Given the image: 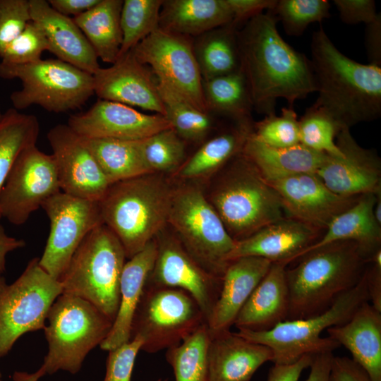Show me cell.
I'll return each mask as SVG.
<instances>
[{
    "label": "cell",
    "instance_id": "obj_59",
    "mask_svg": "<svg viewBox=\"0 0 381 381\" xmlns=\"http://www.w3.org/2000/svg\"><path fill=\"white\" fill-rule=\"evenodd\" d=\"M2 380V375H1V373L0 372V381H1Z\"/></svg>",
    "mask_w": 381,
    "mask_h": 381
},
{
    "label": "cell",
    "instance_id": "obj_61",
    "mask_svg": "<svg viewBox=\"0 0 381 381\" xmlns=\"http://www.w3.org/2000/svg\"><path fill=\"white\" fill-rule=\"evenodd\" d=\"M158 381H167L166 380H159Z\"/></svg>",
    "mask_w": 381,
    "mask_h": 381
},
{
    "label": "cell",
    "instance_id": "obj_20",
    "mask_svg": "<svg viewBox=\"0 0 381 381\" xmlns=\"http://www.w3.org/2000/svg\"><path fill=\"white\" fill-rule=\"evenodd\" d=\"M67 125L83 138L140 140L171 128L167 119L146 114L132 107L98 99L87 111L71 115Z\"/></svg>",
    "mask_w": 381,
    "mask_h": 381
},
{
    "label": "cell",
    "instance_id": "obj_9",
    "mask_svg": "<svg viewBox=\"0 0 381 381\" xmlns=\"http://www.w3.org/2000/svg\"><path fill=\"white\" fill-rule=\"evenodd\" d=\"M0 78L20 80L21 89L10 95L18 111L37 105L50 112H67L80 108L95 95L93 75L58 59L27 64L1 61Z\"/></svg>",
    "mask_w": 381,
    "mask_h": 381
},
{
    "label": "cell",
    "instance_id": "obj_58",
    "mask_svg": "<svg viewBox=\"0 0 381 381\" xmlns=\"http://www.w3.org/2000/svg\"><path fill=\"white\" fill-rule=\"evenodd\" d=\"M373 213L377 222L381 225V193L377 195V198L373 207Z\"/></svg>",
    "mask_w": 381,
    "mask_h": 381
},
{
    "label": "cell",
    "instance_id": "obj_37",
    "mask_svg": "<svg viewBox=\"0 0 381 381\" xmlns=\"http://www.w3.org/2000/svg\"><path fill=\"white\" fill-rule=\"evenodd\" d=\"M40 123L33 114L10 108L0 118V195L10 171L19 154L35 145ZM1 218L0 210V219Z\"/></svg>",
    "mask_w": 381,
    "mask_h": 381
},
{
    "label": "cell",
    "instance_id": "obj_45",
    "mask_svg": "<svg viewBox=\"0 0 381 381\" xmlns=\"http://www.w3.org/2000/svg\"><path fill=\"white\" fill-rule=\"evenodd\" d=\"M48 44L40 26L32 20L22 32L5 49L1 62L11 64H27L41 59Z\"/></svg>",
    "mask_w": 381,
    "mask_h": 381
},
{
    "label": "cell",
    "instance_id": "obj_17",
    "mask_svg": "<svg viewBox=\"0 0 381 381\" xmlns=\"http://www.w3.org/2000/svg\"><path fill=\"white\" fill-rule=\"evenodd\" d=\"M61 191L83 199L99 201L111 183L83 138L67 124L48 131Z\"/></svg>",
    "mask_w": 381,
    "mask_h": 381
},
{
    "label": "cell",
    "instance_id": "obj_28",
    "mask_svg": "<svg viewBox=\"0 0 381 381\" xmlns=\"http://www.w3.org/2000/svg\"><path fill=\"white\" fill-rule=\"evenodd\" d=\"M286 266L272 264L236 316L234 325L238 329L267 331L287 319L289 293Z\"/></svg>",
    "mask_w": 381,
    "mask_h": 381
},
{
    "label": "cell",
    "instance_id": "obj_32",
    "mask_svg": "<svg viewBox=\"0 0 381 381\" xmlns=\"http://www.w3.org/2000/svg\"><path fill=\"white\" fill-rule=\"evenodd\" d=\"M253 124L252 121L235 123L231 128L207 140L178 169L179 177L195 179L222 169L242 152L253 132Z\"/></svg>",
    "mask_w": 381,
    "mask_h": 381
},
{
    "label": "cell",
    "instance_id": "obj_30",
    "mask_svg": "<svg viewBox=\"0 0 381 381\" xmlns=\"http://www.w3.org/2000/svg\"><path fill=\"white\" fill-rule=\"evenodd\" d=\"M252 133L242 153L267 181L303 174H315L329 157L301 143L288 147H271L257 140Z\"/></svg>",
    "mask_w": 381,
    "mask_h": 381
},
{
    "label": "cell",
    "instance_id": "obj_11",
    "mask_svg": "<svg viewBox=\"0 0 381 381\" xmlns=\"http://www.w3.org/2000/svg\"><path fill=\"white\" fill-rule=\"evenodd\" d=\"M207 324L197 301L183 289L146 283L131 325L141 350L156 353L181 344Z\"/></svg>",
    "mask_w": 381,
    "mask_h": 381
},
{
    "label": "cell",
    "instance_id": "obj_54",
    "mask_svg": "<svg viewBox=\"0 0 381 381\" xmlns=\"http://www.w3.org/2000/svg\"><path fill=\"white\" fill-rule=\"evenodd\" d=\"M99 0H48V3L56 11L70 17L78 16L94 7Z\"/></svg>",
    "mask_w": 381,
    "mask_h": 381
},
{
    "label": "cell",
    "instance_id": "obj_42",
    "mask_svg": "<svg viewBox=\"0 0 381 381\" xmlns=\"http://www.w3.org/2000/svg\"><path fill=\"white\" fill-rule=\"evenodd\" d=\"M142 150L152 173L173 171L185 162L186 141L172 128L143 139Z\"/></svg>",
    "mask_w": 381,
    "mask_h": 381
},
{
    "label": "cell",
    "instance_id": "obj_52",
    "mask_svg": "<svg viewBox=\"0 0 381 381\" xmlns=\"http://www.w3.org/2000/svg\"><path fill=\"white\" fill-rule=\"evenodd\" d=\"M370 264L371 265L366 268L369 301L381 312V250L373 255Z\"/></svg>",
    "mask_w": 381,
    "mask_h": 381
},
{
    "label": "cell",
    "instance_id": "obj_21",
    "mask_svg": "<svg viewBox=\"0 0 381 381\" xmlns=\"http://www.w3.org/2000/svg\"><path fill=\"white\" fill-rule=\"evenodd\" d=\"M94 93L99 99L121 103L165 116L157 80L133 51L119 56L107 68L93 74Z\"/></svg>",
    "mask_w": 381,
    "mask_h": 381
},
{
    "label": "cell",
    "instance_id": "obj_57",
    "mask_svg": "<svg viewBox=\"0 0 381 381\" xmlns=\"http://www.w3.org/2000/svg\"><path fill=\"white\" fill-rule=\"evenodd\" d=\"M44 367L42 366L35 373L15 371L12 375L13 381H38L39 379L46 375Z\"/></svg>",
    "mask_w": 381,
    "mask_h": 381
},
{
    "label": "cell",
    "instance_id": "obj_49",
    "mask_svg": "<svg viewBox=\"0 0 381 381\" xmlns=\"http://www.w3.org/2000/svg\"><path fill=\"white\" fill-rule=\"evenodd\" d=\"M233 16L231 24L237 25L263 13L273 10L277 0H226Z\"/></svg>",
    "mask_w": 381,
    "mask_h": 381
},
{
    "label": "cell",
    "instance_id": "obj_29",
    "mask_svg": "<svg viewBox=\"0 0 381 381\" xmlns=\"http://www.w3.org/2000/svg\"><path fill=\"white\" fill-rule=\"evenodd\" d=\"M377 194L360 195L354 205L329 224L322 236L304 250L298 258L312 250L331 243L353 241L357 243L370 262L373 255L381 250V225L377 222L373 213Z\"/></svg>",
    "mask_w": 381,
    "mask_h": 381
},
{
    "label": "cell",
    "instance_id": "obj_26",
    "mask_svg": "<svg viewBox=\"0 0 381 381\" xmlns=\"http://www.w3.org/2000/svg\"><path fill=\"white\" fill-rule=\"evenodd\" d=\"M326 330L328 337L351 352L373 381H381V312L366 301L348 321Z\"/></svg>",
    "mask_w": 381,
    "mask_h": 381
},
{
    "label": "cell",
    "instance_id": "obj_33",
    "mask_svg": "<svg viewBox=\"0 0 381 381\" xmlns=\"http://www.w3.org/2000/svg\"><path fill=\"white\" fill-rule=\"evenodd\" d=\"M122 0H99L89 11L73 18L98 59L114 64L122 44L121 11Z\"/></svg>",
    "mask_w": 381,
    "mask_h": 381
},
{
    "label": "cell",
    "instance_id": "obj_47",
    "mask_svg": "<svg viewBox=\"0 0 381 381\" xmlns=\"http://www.w3.org/2000/svg\"><path fill=\"white\" fill-rule=\"evenodd\" d=\"M143 340L133 337L128 342L109 351L104 381H131Z\"/></svg>",
    "mask_w": 381,
    "mask_h": 381
},
{
    "label": "cell",
    "instance_id": "obj_44",
    "mask_svg": "<svg viewBox=\"0 0 381 381\" xmlns=\"http://www.w3.org/2000/svg\"><path fill=\"white\" fill-rule=\"evenodd\" d=\"M253 136L262 143L274 147H288L299 143L298 120L294 107L282 109L275 114L253 124Z\"/></svg>",
    "mask_w": 381,
    "mask_h": 381
},
{
    "label": "cell",
    "instance_id": "obj_2",
    "mask_svg": "<svg viewBox=\"0 0 381 381\" xmlns=\"http://www.w3.org/2000/svg\"><path fill=\"white\" fill-rule=\"evenodd\" d=\"M310 64L319 96L314 104L340 128H350L381 115V67L345 56L322 28L313 32Z\"/></svg>",
    "mask_w": 381,
    "mask_h": 381
},
{
    "label": "cell",
    "instance_id": "obj_24",
    "mask_svg": "<svg viewBox=\"0 0 381 381\" xmlns=\"http://www.w3.org/2000/svg\"><path fill=\"white\" fill-rule=\"evenodd\" d=\"M272 262L259 257H241L229 262L218 298L207 320L210 333L229 330L236 316Z\"/></svg>",
    "mask_w": 381,
    "mask_h": 381
},
{
    "label": "cell",
    "instance_id": "obj_13",
    "mask_svg": "<svg viewBox=\"0 0 381 381\" xmlns=\"http://www.w3.org/2000/svg\"><path fill=\"white\" fill-rule=\"evenodd\" d=\"M50 222V231L40 267L59 280L86 236L103 224L99 202L60 191L41 207Z\"/></svg>",
    "mask_w": 381,
    "mask_h": 381
},
{
    "label": "cell",
    "instance_id": "obj_16",
    "mask_svg": "<svg viewBox=\"0 0 381 381\" xmlns=\"http://www.w3.org/2000/svg\"><path fill=\"white\" fill-rule=\"evenodd\" d=\"M155 239L157 255L147 282L184 290L197 301L207 320L218 298L222 277L204 269L176 237L161 236Z\"/></svg>",
    "mask_w": 381,
    "mask_h": 381
},
{
    "label": "cell",
    "instance_id": "obj_36",
    "mask_svg": "<svg viewBox=\"0 0 381 381\" xmlns=\"http://www.w3.org/2000/svg\"><path fill=\"white\" fill-rule=\"evenodd\" d=\"M202 92L208 113L229 118L234 123L251 121L253 105L241 68L202 81Z\"/></svg>",
    "mask_w": 381,
    "mask_h": 381
},
{
    "label": "cell",
    "instance_id": "obj_12",
    "mask_svg": "<svg viewBox=\"0 0 381 381\" xmlns=\"http://www.w3.org/2000/svg\"><path fill=\"white\" fill-rule=\"evenodd\" d=\"M59 280L32 259L23 272L8 284L0 275V357L24 334L44 329L49 310L62 294Z\"/></svg>",
    "mask_w": 381,
    "mask_h": 381
},
{
    "label": "cell",
    "instance_id": "obj_3",
    "mask_svg": "<svg viewBox=\"0 0 381 381\" xmlns=\"http://www.w3.org/2000/svg\"><path fill=\"white\" fill-rule=\"evenodd\" d=\"M297 260V265L286 268L289 293L286 320L306 318L325 311L359 282L369 264L353 241L329 243Z\"/></svg>",
    "mask_w": 381,
    "mask_h": 381
},
{
    "label": "cell",
    "instance_id": "obj_4",
    "mask_svg": "<svg viewBox=\"0 0 381 381\" xmlns=\"http://www.w3.org/2000/svg\"><path fill=\"white\" fill-rule=\"evenodd\" d=\"M174 189L155 173L110 185L99 202L103 224L121 242L127 259L155 239L166 224Z\"/></svg>",
    "mask_w": 381,
    "mask_h": 381
},
{
    "label": "cell",
    "instance_id": "obj_10",
    "mask_svg": "<svg viewBox=\"0 0 381 381\" xmlns=\"http://www.w3.org/2000/svg\"><path fill=\"white\" fill-rule=\"evenodd\" d=\"M168 223L186 251L207 271L222 277L236 241L199 188L174 189Z\"/></svg>",
    "mask_w": 381,
    "mask_h": 381
},
{
    "label": "cell",
    "instance_id": "obj_48",
    "mask_svg": "<svg viewBox=\"0 0 381 381\" xmlns=\"http://www.w3.org/2000/svg\"><path fill=\"white\" fill-rule=\"evenodd\" d=\"M342 22L349 25L364 23L365 25L375 19V2L373 0H334Z\"/></svg>",
    "mask_w": 381,
    "mask_h": 381
},
{
    "label": "cell",
    "instance_id": "obj_38",
    "mask_svg": "<svg viewBox=\"0 0 381 381\" xmlns=\"http://www.w3.org/2000/svg\"><path fill=\"white\" fill-rule=\"evenodd\" d=\"M156 80L164 116L172 128L185 141H202L214 127L211 114L200 110L164 82Z\"/></svg>",
    "mask_w": 381,
    "mask_h": 381
},
{
    "label": "cell",
    "instance_id": "obj_39",
    "mask_svg": "<svg viewBox=\"0 0 381 381\" xmlns=\"http://www.w3.org/2000/svg\"><path fill=\"white\" fill-rule=\"evenodd\" d=\"M210 333L207 324L179 345L167 350L176 381H209L208 346Z\"/></svg>",
    "mask_w": 381,
    "mask_h": 381
},
{
    "label": "cell",
    "instance_id": "obj_55",
    "mask_svg": "<svg viewBox=\"0 0 381 381\" xmlns=\"http://www.w3.org/2000/svg\"><path fill=\"white\" fill-rule=\"evenodd\" d=\"M332 352L314 355L310 365V371L306 381H329Z\"/></svg>",
    "mask_w": 381,
    "mask_h": 381
},
{
    "label": "cell",
    "instance_id": "obj_5",
    "mask_svg": "<svg viewBox=\"0 0 381 381\" xmlns=\"http://www.w3.org/2000/svg\"><path fill=\"white\" fill-rule=\"evenodd\" d=\"M222 169L209 201L235 241L286 217L277 193L242 152Z\"/></svg>",
    "mask_w": 381,
    "mask_h": 381
},
{
    "label": "cell",
    "instance_id": "obj_46",
    "mask_svg": "<svg viewBox=\"0 0 381 381\" xmlns=\"http://www.w3.org/2000/svg\"><path fill=\"white\" fill-rule=\"evenodd\" d=\"M30 21L29 0H0V57Z\"/></svg>",
    "mask_w": 381,
    "mask_h": 381
},
{
    "label": "cell",
    "instance_id": "obj_1",
    "mask_svg": "<svg viewBox=\"0 0 381 381\" xmlns=\"http://www.w3.org/2000/svg\"><path fill=\"white\" fill-rule=\"evenodd\" d=\"M277 21L272 10L267 11L236 32L253 108L265 116L275 114L278 98L294 107L296 100L317 92L310 61L281 37Z\"/></svg>",
    "mask_w": 381,
    "mask_h": 381
},
{
    "label": "cell",
    "instance_id": "obj_31",
    "mask_svg": "<svg viewBox=\"0 0 381 381\" xmlns=\"http://www.w3.org/2000/svg\"><path fill=\"white\" fill-rule=\"evenodd\" d=\"M226 0H167L162 6L159 28L188 37L200 36L232 23Z\"/></svg>",
    "mask_w": 381,
    "mask_h": 381
},
{
    "label": "cell",
    "instance_id": "obj_41",
    "mask_svg": "<svg viewBox=\"0 0 381 381\" xmlns=\"http://www.w3.org/2000/svg\"><path fill=\"white\" fill-rule=\"evenodd\" d=\"M340 130L337 123L327 111L313 104L306 109L298 120L299 143L317 152L341 156L336 143V137Z\"/></svg>",
    "mask_w": 381,
    "mask_h": 381
},
{
    "label": "cell",
    "instance_id": "obj_40",
    "mask_svg": "<svg viewBox=\"0 0 381 381\" xmlns=\"http://www.w3.org/2000/svg\"><path fill=\"white\" fill-rule=\"evenodd\" d=\"M162 4L163 0L123 1L121 11L122 44L119 56L133 50L159 28Z\"/></svg>",
    "mask_w": 381,
    "mask_h": 381
},
{
    "label": "cell",
    "instance_id": "obj_14",
    "mask_svg": "<svg viewBox=\"0 0 381 381\" xmlns=\"http://www.w3.org/2000/svg\"><path fill=\"white\" fill-rule=\"evenodd\" d=\"M132 51L141 64L150 67L156 79L164 82L200 110L207 112L202 79L190 37L159 28Z\"/></svg>",
    "mask_w": 381,
    "mask_h": 381
},
{
    "label": "cell",
    "instance_id": "obj_19",
    "mask_svg": "<svg viewBox=\"0 0 381 381\" xmlns=\"http://www.w3.org/2000/svg\"><path fill=\"white\" fill-rule=\"evenodd\" d=\"M266 182L277 193L285 214L325 231L329 224L358 200L329 190L316 174H303Z\"/></svg>",
    "mask_w": 381,
    "mask_h": 381
},
{
    "label": "cell",
    "instance_id": "obj_27",
    "mask_svg": "<svg viewBox=\"0 0 381 381\" xmlns=\"http://www.w3.org/2000/svg\"><path fill=\"white\" fill-rule=\"evenodd\" d=\"M157 251L153 239L126 262L120 280L119 309L108 336L99 345L102 350L109 351L131 341L133 318L153 269Z\"/></svg>",
    "mask_w": 381,
    "mask_h": 381
},
{
    "label": "cell",
    "instance_id": "obj_23",
    "mask_svg": "<svg viewBox=\"0 0 381 381\" xmlns=\"http://www.w3.org/2000/svg\"><path fill=\"white\" fill-rule=\"evenodd\" d=\"M31 20L44 34L48 51L58 59L92 75L100 68L91 44L73 18L56 11L46 0H29Z\"/></svg>",
    "mask_w": 381,
    "mask_h": 381
},
{
    "label": "cell",
    "instance_id": "obj_15",
    "mask_svg": "<svg viewBox=\"0 0 381 381\" xmlns=\"http://www.w3.org/2000/svg\"><path fill=\"white\" fill-rule=\"evenodd\" d=\"M60 191L52 155L42 152L36 145L28 147L16 158L3 186L1 218L22 225L46 200Z\"/></svg>",
    "mask_w": 381,
    "mask_h": 381
},
{
    "label": "cell",
    "instance_id": "obj_6",
    "mask_svg": "<svg viewBox=\"0 0 381 381\" xmlns=\"http://www.w3.org/2000/svg\"><path fill=\"white\" fill-rule=\"evenodd\" d=\"M126 259L115 234L104 224L97 226L83 239L59 279L62 294L90 302L114 322Z\"/></svg>",
    "mask_w": 381,
    "mask_h": 381
},
{
    "label": "cell",
    "instance_id": "obj_25",
    "mask_svg": "<svg viewBox=\"0 0 381 381\" xmlns=\"http://www.w3.org/2000/svg\"><path fill=\"white\" fill-rule=\"evenodd\" d=\"M272 360V351L267 346L230 330L210 333L209 381H250L262 364Z\"/></svg>",
    "mask_w": 381,
    "mask_h": 381
},
{
    "label": "cell",
    "instance_id": "obj_7",
    "mask_svg": "<svg viewBox=\"0 0 381 381\" xmlns=\"http://www.w3.org/2000/svg\"><path fill=\"white\" fill-rule=\"evenodd\" d=\"M367 268V267H366ZM369 301L366 269L359 282L339 296L322 313L312 317L286 320L267 331L238 329V336L268 346L274 364H291L305 355L332 352L340 345L321 333L327 328L348 321L364 302Z\"/></svg>",
    "mask_w": 381,
    "mask_h": 381
},
{
    "label": "cell",
    "instance_id": "obj_56",
    "mask_svg": "<svg viewBox=\"0 0 381 381\" xmlns=\"http://www.w3.org/2000/svg\"><path fill=\"white\" fill-rule=\"evenodd\" d=\"M25 244L23 239L8 236L4 227L0 224V275L6 270V255L11 251L23 248Z\"/></svg>",
    "mask_w": 381,
    "mask_h": 381
},
{
    "label": "cell",
    "instance_id": "obj_51",
    "mask_svg": "<svg viewBox=\"0 0 381 381\" xmlns=\"http://www.w3.org/2000/svg\"><path fill=\"white\" fill-rule=\"evenodd\" d=\"M312 355H305L291 364H274L270 369L267 381H298L302 372L310 367Z\"/></svg>",
    "mask_w": 381,
    "mask_h": 381
},
{
    "label": "cell",
    "instance_id": "obj_22",
    "mask_svg": "<svg viewBox=\"0 0 381 381\" xmlns=\"http://www.w3.org/2000/svg\"><path fill=\"white\" fill-rule=\"evenodd\" d=\"M321 233L320 229L286 217L236 241L226 260L229 262L238 258L253 256L287 265L317 241Z\"/></svg>",
    "mask_w": 381,
    "mask_h": 381
},
{
    "label": "cell",
    "instance_id": "obj_8",
    "mask_svg": "<svg viewBox=\"0 0 381 381\" xmlns=\"http://www.w3.org/2000/svg\"><path fill=\"white\" fill-rule=\"evenodd\" d=\"M44 330L48 352L47 374L59 370L77 373L88 353L107 338L112 325L102 312L79 297L61 294L52 305Z\"/></svg>",
    "mask_w": 381,
    "mask_h": 381
},
{
    "label": "cell",
    "instance_id": "obj_60",
    "mask_svg": "<svg viewBox=\"0 0 381 381\" xmlns=\"http://www.w3.org/2000/svg\"><path fill=\"white\" fill-rule=\"evenodd\" d=\"M1 115H2V113H1V109H0V118H1Z\"/></svg>",
    "mask_w": 381,
    "mask_h": 381
},
{
    "label": "cell",
    "instance_id": "obj_43",
    "mask_svg": "<svg viewBox=\"0 0 381 381\" xmlns=\"http://www.w3.org/2000/svg\"><path fill=\"white\" fill-rule=\"evenodd\" d=\"M329 9L327 0H279L272 11L287 35L298 37L310 23L329 18Z\"/></svg>",
    "mask_w": 381,
    "mask_h": 381
},
{
    "label": "cell",
    "instance_id": "obj_18",
    "mask_svg": "<svg viewBox=\"0 0 381 381\" xmlns=\"http://www.w3.org/2000/svg\"><path fill=\"white\" fill-rule=\"evenodd\" d=\"M336 143L341 156L329 155L315 173L333 193L344 197L381 193V159L356 141L350 128H341Z\"/></svg>",
    "mask_w": 381,
    "mask_h": 381
},
{
    "label": "cell",
    "instance_id": "obj_50",
    "mask_svg": "<svg viewBox=\"0 0 381 381\" xmlns=\"http://www.w3.org/2000/svg\"><path fill=\"white\" fill-rule=\"evenodd\" d=\"M329 381H373L365 370L348 357L334 356Z\"/></svg>",
    "mask_w": 381,
    "mask_h": 381
},
{
    "label": "cell",
    "instance_id": "obj_35",
    "mask_svg": "<svg viewBox=\"0 0 381 381\" xmlns=\"http://www.w3.org/2000/svg\"><path fill=\"white\" fill-rule=\"evenodd\" d=\"M236 32L230 23L196 37L193 52L202 81L241 68Z\"/></svg>",
    "mask_w": 381,
    "mask_h": 381
},
{
    "label": "cell",
    "instance_id": "obj_34",
    "mask_svg": "<svg viewBox=\"0 0 381 381\" xmlns=\"http://www.w3.org/2000/svg\"><path fill=\"white\" fill-rule=\"evenodd\" d=\"M109 182L152 174L145 163L142 140L83 138Z\"/></svg>",
    "mask_w": 381,
    "mask_h": 381
},
{
    "label": "cell",
    "instance_id": "obj_53",
    "mask_svg": "<svg viewBox=\"0 0 381 381\" xmlns=\"http://www.w3.org/2000/svg\"><path fill=\"white\" fill-rule=\"evenodd\" d=\"M365 44L370 64L381 65V15L378 13L372 22L366 24Z\"/></svg>",
    "mask_w": 381,
    "mask_h": 381
}]
</instances>
